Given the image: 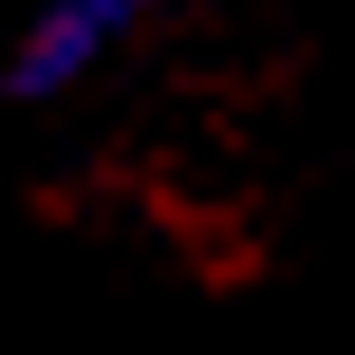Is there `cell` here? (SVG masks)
<instances>
[{"label":"cell","instance_id":"1","mask_svg":"<svg viewBox=\"0 0 355 355\" xmlns=\"http://www.w3.org/2000/svg\"><path fill=\"white\" fill-rule=\"evenodd\" d=\"M159 10H168V0H37V10L19 19V37H10L0 94H10V103H28V112L85 94V85L131 47Z\"/></svg>","mask_w":355,"mask_h":355}]
</instances>
